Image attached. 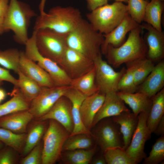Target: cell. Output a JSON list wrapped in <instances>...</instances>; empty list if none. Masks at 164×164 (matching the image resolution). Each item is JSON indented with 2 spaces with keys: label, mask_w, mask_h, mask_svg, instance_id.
Segmentation results:
<instances>
[{
  "label": "cell",
  "mask_w": 164,
  "mask_h": 164,
  "mask_svg": "<svg viewBox=\"0 0 164 164\" xmlns=\"http://www.w3.org/2000/svg\"></svg>",
  "instance_id": "db71d44e"
},
{
  "label": "cell",
  "mask_w": 164,
  "mask_h": 164,
  "mask_svg": "<svg viewBox=\"0 0 164 164\" xmlns=\"http://www.w3.org/2000/svg\"><path fill=\"white\" fill-rule=\"evenodd\" d=\"M43 136L42 164H53L61 158L64 143L70 133L60 123L49 120Z\"/></svg>",
  "instance_id": "52a82bcc"
},
{
  "label": "cell",
  "mask_w": 164,
  "mask_h": 164,
  "mask_svg": "<svg viewBox=\"0 0 164 164\" xmlns=\"http://www.w3.org/2000/svg\"><path fill=\"white\" fill-rule=\"evenodd\" d=\"M91 162L93 164H107L103 153L102 155H99L93 160L92 159Z\"/></svg>",
  "instance_id": "bcb514c9"
},
{
  "label": "cell",
  "mask_w": 164,
  "mask_h": 164,
  "mask_svg": "<svg viewBox=\"0 0 164 164\" xmlns=\"http://www.w3.org/2000/svg\"><path fill=\"white\" fill-rule=\"evenodd\" d=\"M149 112H141L138 115V122L130 144L125 150L127 154L139 163L146 157L144 147L151 133L147 125Z\"/></svg>",
  "instance_id": "7c38bea8"
},
{
  "label": "cell",
  "mask_w": 164,
  "mask_h": 164,
  "mask_svg": "<svg viewBox=\"0 0 164 164\" xmlns=\"http://www.w3.org/2000/svg\"><path fill=\"white\" fill-rule=\"evenodd\" d=\"M164 86V62L160 61L143 82L137 92L142 93L151 98L162 89Z\"/></svg>",
  "instance_id": "d6986e66"
},
{
  "label": "cell",
  "mask_w": 164,
  "mask_h": 164,
  "mask_svg": "<svg viewBox=\"0 0 164 164\" xmlns=\"http://www.w3.org/2000/svg\"><path fill=\"white\" fill-rule=\"evenodd\" d=\"M64 96L70 101L72 106V113L74 128L70 135L91 133L84 125L81 118L80 108L82 103L86 97L77 90L70 86Z\"/></svg>",
  "instance_id": "44dd1931"
},
{
  "label": "cell",
  "mask_w": 164,
  "mask_h": 164,
  "mask_svg": "<svg viewBox=\"0 0 164 164\" xmlns=\"http://www.w3.org/2000/svg\"><path fill=\"white\" fill-rule=\"evenodd\" d=\"M17 74L19 78L16 87L19 88L25 98L30 102L40 94L43 87L20 71Z\"/></svg>",
  "instance_id": "1f68e13d"
},
{
  "label": "cell",
  "mask_w": 164,
  "mask_h": 164,
  "mask_svg": "<svg viewBox=\"0 0 164 164\" xmlns=\"http://www.w3.org/2000/svg\"><path fill=\"white\" fill-rule=\"evenodd\" d=\"M4 144L0 141V149L2 148Z\"/></svg>",
  "instance_id": "816d5d0a"
},
{
  "label": "cell",
  "mask_w": 164,
  "mask_h": 164,
  "mask_svg": "<svg viewBox=\"0 0 164 164\" xmlns=\"http://www.w3.org/2000/svg\"><path fill=\"white\" fill-rule=\"evenodd\" d=\"M161 0V1H163L164 0Z\"/></svg>",
  "instance_id": "f5cc1de1"
},
{
  "label": "cell",
  "mask_w": 164,
  "mask_h": 164,
  "mask_svg": "<svg viewBox=\"0 0 164 164\" xmlns=\"http://www.w3.org/2000/svg\"><path fill=\"white\" fill-rule=\"evenodd\" d=\"M117 94L125 103L129 106L135 115L138 116L141 112L149 111L152 100L144 93L139 92L134 93L118 92Z\"/></svg>",
  "instance_id": "cb8c5ba5"
},
{
  "label": "cell",
  "mask_w": 164,
  "mask_h": 164,
  "mask_svg": "<svg viewBox=\"0 0 164 164\" xmlns=\"http://www.w3.org/2000/svg\"><path fill=\"white\" fill-rule=\"evenodd\" d=\"M96 145L89 149H80L63 152L61 158L68 164H88L91 163L96 152Z\"/></svg>",
  "instance_id": "4dcf8cb0"
},
{
  "label": "cell",
  "mask_w": 164,
  "mask_h": 164,
  "mask_svg": "<svg viewBox=\"0 0 164 164\" xmlns=\"http://www.w3.org/2000/svg\"><path fill=\"white\" fill-rule=\"evenodd\" d=\"M70 87H43L40 94L30 102L28 110L33 118L37 120L46 113Z\"/></svg>",
  "instance_id": "8fae6325"
},
{
  "label": "cell",
  "mask_w": 164,
  "mask_h": 164,
  "mask_svg": "<svg viewBox=\"0 0 164 164\" xmlns=\"http://www.w3.org/2000/svg\"><path fill=\"white\" fill-rule=\"evenodd\" d=\"M103 34L96 30L88 21L82 18L75 28L68 34V47L93 61L101 54Z\"/></svg>",
  "instance_id": "6da1fadb"
},
{
  "label": "cell",
  "mask_w": 164,
  "mask_h": 164,
  "mask_svg": "<svg viewBox=\"0 0 164 164\" xmlns=\"http://www.w3.org/2000/svg\"><path fill=\"white\" fill-rule=\"evenodd\" d=\"M128 14L127 5L115 1L97 8L87 14L86 16L96 30L106 34L115 28Z\"/></svg>",
  "instance_id": "5b68a950"
},
{
  "label": "cell",
  "mask_w": 164,
  "mask_h": 164,
  "mask_svg": "<svg viewBox=\"0 0 164 164\" xmlns=\"http://www.w3.org/2000/svg\"><path fill=\"white\" fill-rule=\"evenodd\" d=\"M129 111L117 92L107 93L105 94L104 101L94 118L92 128L103 119L111 117L124 111Z\"/></svg>",
  "instance_id": "ac0fdd59"
},
{
  "label": "cell",
  "mask_w": 164,
  "mask_h": 164,
  "mask_svg": "<svg viewBox=\"0 0 164 164\" xmlns=\"http://www.w3.org/2000/svg\"><path fill=\"white\" fill-rule=\"evenodd\" d=\"M105 94L99 92L87 97L82 102L80 108L82 121L89 131L92 127L94 118L102 106Z\"/></svg>",
  "instance_id": "7402d4cb"
},
{
  "label": "cell",
  "mask_w": 164,
  "mask_h": 164,
  "mask_svg": "<svg viewBox=\"0 0 164 164\" xmlns=\"http://www.w3.org/2000/svg\"><path fill=\"white\" fill-rule=\"evenodd\" d=\"M144 164H158L164 159V135H161L152 145L149 155L144 159Z\"/></svg>",
  "instance_id": "74e56055"
},
{
  "label": "cell",
  "mask_w": 164,
  "mask_h": 164,
  "mask_svg": "<svg viewBox=\"0 0 164 164\" xmlns=\"http://www.w3.org/2000/svg\"><path fill=\"white\" fill-rule=\"evenodd\" d=\"M53 119L61 125L70 134L73 131L74 123L70 101L64 96L60 97L50 109L37 120Z\"/></svg>",
  "instance_id": "5bb4252c"
},
{
  "label": "cell",
  "mask_w": 164,
  "mask_h": 164,
  "mask_svg": "<svg viewBox=\"0 0 164 164\" xmlns=\"http://www.w3.org/2000/svg\"><path fill=\"white\" fill-rule=\"evenodd\" d=\"M143 30L140 24L129 32L126 41L119 47L108 45L105 55L108 63L117 68L123 63L146 57L148 47L141 36Z\"/></svg>",
  "instance_id": "7a4b0ae2"
},
{
  "label": "cell",
  "mask_w": 164,
  "mask_h": 164,
  "mask_svg": "<svg viewBox=\"0 0 164 164\" xmlns=\"http://www.w3.org/2000/svg\"><path fill=\"white\" fill-rule=\"evenodd\" d=\"M95 69V81L99 92L105 94L112 92H118V86L126 69L123 68L115 71L106 61L103 59L101 54L94 61Z\"/></svg>",
  "instance_id": "30bf717a"
},
{
  "label": "cell",
  "mask_w": 164,
  "mask_h": 164,
  "mask_svg": "<svg viewBox=\"0 0 164 164\" xmlns=\"http://www.w3.org/2000/svg\"><path fill=\"white\" fill-rule=\"evenodd\" d=\"M116 1L120 2H124L127 3L128 0H115Z\"/></svg>",
  "instance_id": "f907efd6"
},
{
  "label": "cell",
  "mask_w": 164,
  "mask_h": 164,
  "mask_svg": "<svg viewBox=\"0 0 164 164\" xmlns=\"http://www.w3.org/2000/svg\"><path fill=\"white\" fill-rule=\"evenodd\" d=\"M154 133L158 135H164V116L159 121Z\"/></svg>",
  "instance_id": "f6af8a7d"
},
{
  "label": "cell",
  "mask_w": 164,
  "mask_h": 164,
  "mask_svg": "<svg viewBox=\"0 0 164 164\" xmlns=\"http://www.w3.org/2000/svg\"><path fill=\"white\" fill-rule=\"evenodd\" d=\"M127 68L132 72L136 85L139 86L153 70L154 62L146 57L126 63Z\"/></svg>",
  "instance_id": "83f0119b"
},
{
  "label": "cell",
  "mask_w": 164,
  "mask_h": 164,
  "mask_svg": "<svg viewBox=\"0 0 164 164\" xmlns=\"http://www.w3.org/2000/svg\"><path fill=\"white\" fill-rule=\"evenodd\" d=\"M26 135V133L17 134L0 128V141L18 152L22 151Z\"/></svg>",
  "instance_id": "836d02e7"
},
{
  "label": "cell",
  "mask_w": 164,
  "mask_h": 164,
  "mask_svg": "<svg viewBox=\"0 0 164 164\" xmlns=\"http://www.w3.org/2000/svg\"><path fill=\"white\" fill-rule=\"evenodd\" d=\"M43 144L39 142L19 162L20 164H42Z\"/></svg>",
  "instance_id": "ab89813d"
},
{
  "label": "cell",
  "mask_w": 164,
  "mask_h": 164,
  "mask_svg": "<svg viewBox=\"0 0 164 164\" xmlns=\"http://www.w3.org/2000/svg\"><path fill=\"white\" fill-rule=\"evenodd\" d=\"M7 93L5 91L0 88V103L5 98Z\"/></svg>",
  "instance_id": "c3c4849f"
},
{
  "label": "cell",
  "mask_w": 164,
  "mask_h": 164,
  "mask_svg": "<svg viewBox=\"0 0 164 164\" xmlns=\"http://www.w3.org/2000/svg\"><path fill=\"white\" fill-rule=\"evenodd\" d=\"M33 118L28 110L18 111L0 117V128L17 134L25 133Z\"/></svg>",
  "instance_id": "ffe728a7"
},
{
  "label": "cell",
  "mask_w": 164,
  "mask_h": 164,
  "mask_svg": "<svg viewBox=\"0 0 164 164\" xmlns=\"http://www.w3.org/2000/svg\"><path fill=\"white\" fill-rule=\"evenodd\" d=\"M88 9L91 12L108 4V0H86Z\"/></svg>",
  "instance_id": "7bdbcfd3"
},
{
  "label": "cell",
  "mask_w": 164,
  "mask_h": 164,
  "mask_svg": "<svg viewBox=\"0 0 164 164\" xmlns=\"http://www.w3.org/2000/svg\"><path fill=\"white\" fill-rule=\"evenodd\" d=\"M5 81L12 83L15 87L18 85V79H15L6 69L0 67V86Z\"/></svg>",
  "instance_id": "b9f144b4"
},
{
  "label": "cell",
  "mask_w": 164,
  "mask_h": 164,
  "mask_svg": "<svg viewBox=\"0 0 164 164\" xmlns=\"http://www.w3.org/2000/svg\"><path fill=\"white\" fill-rule=\"evenodd\" d=\"M140 26L147 31L144 39L148 47L146 57L153 62L160 61L164 56V32L157 30L147 23Z\"/></svg>",
  "instance_id": "9a60e30c"
},
{
  "label": "cell",
  "mask_w": 164,
  "mask_h": 164,
  "mask_svg": "<svg viewBox=\"0 0 164 164\" xmlns=\"http://www.w3.org/2000/svg\"><path fill=\"white\" fill-rule=\"evenodd\" d=\"M2 148L0 149V164H15L18 162V152L9 146Z\"/></svg>",
  "instance_id": "60d3db41"
},
{
  "label": "cell",
  "mask_w": 164,
  "mask_h": 164,
  "mask_svg": "<svg viewBox=\"0 0 164 164\" xmlns=\"http://www.w3.org/2000/svg\"><path fill=\"white\" fill-rule=\"evenodd\" d=\"M95 69L93 68L84 74L72 79L70 86L86 97L99 92L95 81Z\"/></svg>",
  "instance_id": "4316f807"
},
{
  "label": "cell",
  "mask_w": 164,
  "mask_h": 164,
  "mask_svg": "<svg viewBox=\"0 0 164 164\" xmlns=\"http://www.w3.org/2000/svg\"><path fill=\"white\" fill-rule=\"evenodd\" d=\"M148 0H128V12L132 19L139 24L143 21Z\"/></svg>",
  "instance_id": "8d00e7d4"
},
{
  "label": "cell",
  "mask_w": 164,
  "mask_h": 164,
  "mask_svg": "<svg viewBox=\"0 0 164 164\" xmlns=\"http://www.w3.org/2000/svg\"><path fill=\"white\" fill-rule=\"evenodd\" d=\"M103 154L108 164H136V161L131 157L122 148L116 147L105 150Z\"/></svg>",
  "instance_id": "e575fe53"
},
{
  "label": "cell",
  "mask_w": 164,
  "mask_h": 164,
  "mask_svg": "<svg viewBox=\"0 0 164 164\" xmlns=\"http://www.w3.org/2000/svg\"><path fill=\"white\" fill-rule=\"evenodd\" d=\"M11 94L12 97L9 100L0 104V117L29 110L30 102L25 98L18 87L15 86Z\"/></svg>",
  "instance_id": "484cf974"
},
{
  "label": "cell",
  "mask_w": 164,
  "mask_h": 164,
  "mask_svg": "<svg viewBox=\"0 0 164 164\" xmlns=\"http://www.w3.org/2000/svg\"><path fill=\"white\" fill-rule=\"evenodd\" d=\"M47 0H41L40 2L39 5V10L40 14H43L45 12L44 9L46 2Z\"/></svg>",
  "instance_id": "7dc6e473"
},
{
  "label": "cell",
  "mask_w": 164,
  "mask_h": 164,
  "mask_svg": "<svg viewBox=\"0 0 164 164\" xmlns=\"http://www.w3.org/2000/svg\"><path fill=\"white\" fill-rule=\"evenodd\" d=\"M164 4L161 0H151L146 7L143 20L157 30L162 31L161 16Z\"/></svg>",
  "instance_id": "f546056e"
},
{
  "label": "cell",
  "mask_w": 164,
  "mask_h": 164,
  "mask_svg": "<svg viewBox=\"0 0 164 164\" xmlns=\"http://www.w3.org/2000/svg\"><path fill=\"white\" fill-rule=\"evenodd\" d=\"M91 134H79L70 135L63 145V152L80 149H89L94 146Z\"/></svg>",
  "instance_id": "d6a6232c"
},
{
  "label": "cell",
  "mask_w": 164,
  "mask_h": 164,
  "mask_svg": "<svg viewBox=\"0 0 164 164\" xmlns=\"http://www.w3.org/2000/svg\"><path fill=\"white\" fill-rule=\"evenodd\" d=\"M94 66L93 60L68 47L61 67L72 79L84 74Z\"/></svg>",
  "instance_id": "4fadbf2b"
},
{
  "label": "cell",
  "mask_w": 164,
  "mask_h": 164,
  "mask_svg": "<svg viewBox=\"0 0 164 164\" xmlns=\"http://www.w3.org/2000/svg\"><path fill=\"white\" fill-rule=\"evenodd\" d=\"M36 31V45L39 53L61 67L68 47V34L59 33L49 29Z\"/></svg>",
  "instance_id": "8992f818"
},
{
  "label": "cell",
  "mask_w": 164,
  "mask_h": 164,
  "mask_svg": "<svg viewBox=\"0 0 164 164\" xmlns=\"http://www.w3.org/2000/svg\"><path fill=\"white\" fill-rule=\"evenodd\" d=\"M36 15L35 12L27 4L18 0H10L4 19V32L12 31L16 42L25 45L29 38L28 32L31 19Z\"/></svg>",
  "instance_id": "277c9868"
},
{
  "label": "cell",
  "mask_w": 164,
  "mask_h": 164,
  "mask_svg": "<svg viewBox=\"0 0 164 164\" xmlns=\"http://www.w3.org/2000/svg\"><path fill=\"white\" fill-rule=\"evenodd\" d=\"M20 53L16 48L0 50V65L17 73L19 71Z\"/></svg>",
  "instance_id": "d590c367"
},
{
  "label": "cell",
  "mask_w": 164,
  "mask_h": 164,
  "mask_svg": "<svg viewBox=\"0 0 164 164\" xmlns=\"http://www.w3.org/2000/svg\"><path fill=\"white\" fill-rule=\"evenodd\" d=\"M139 25L128 14L113 30L107 34H103L104 39L101 47V53L105 55L109 45L115 47L121 46L125 41L127 33Z\"/></svg>",
  "instance_id": "e0dca14e"
},
{
  "label": "cell",
  "mask_w": 164,
  "mask_h": 164,
  "mask_svg": "<svg viewBox=\"0 0 164 164\" xmlns=\"http://www.w3.org/2000/svg\"><path fill=\"white\" fill-rule=\"evenodd\" d=\"M19 70L38 83L42 87L55 86L49 74L35 62L21 52Z\"/></svg>",
  "instance_id": "2e32d148"
},
{
  "label": "cell",
  "mask_w": 164,
  "mask_h": 164,
  "mask_svg": "<svg viewBox=\"0 0 164 164\" xmlns=\"http://www.w3.org/2000/svg\"><path fill=\"white\" fill-rule=\"evenodd\" d=\"M152 104L147 120L150 132L154 133L162 118L164 116V89L151 98Z\"/></svg>",
  "instance_id": "d4e9b609"
},
{
  "label": "cell",
  "mask_w": 164,
  "mask_h": 164,
  "mask_svg": "<svg viewBox=\"0 0 164 164\" xmlns=\"http://www.w3.org/2000/svg\"><path fill=\"white\" fill-rule=\"evenodd\" d=\"M46 121L37 120L31 126L28 133L22 152L26 155L39 142L47 128Z\"/></svg>",
  "instance_id": "f1b7e54d"
},
{
  "label": "cell",
  "mask_w": 164,
  "mask_h": 164,
  "mask_svg": "<svg viewBox=\"0 0 164 164\" xmlns=\"http://www.w3.org/2000/svg\"><path fill=\"white\" fill-rule=\"evenodd\" d=\"M10 0H0V17L4 19L9 9Z\"/></svg>",
  "instance_id": "ee69618b"
},
{
  "label": "cell",
  "mask_w": 164,
  "mask_h": 164,
  "mask_svg": "<svg viewBox=\"0 0 164 164\" xmlns=\"http://www.w3.org/2000/svg\"><path fill=\"white\" fill-rule=\"evenodd\" d=\"M111 118L120 126L123 141V148L125 150L130 143L133 134L137 127L138 115H135L129 111H124Z\"/></svg>",
  "instance_id": "603a6c76"
},
{
  "label": "cell",
  "mask_w": 164,
  "mask_h": 164,
  "mask_svg": "<svg viewBox=\"0 0 164 164\" xmlns=\"http://www.w3.org/2000/svg\"><path fill=\"white\" fill-rule=\"evenodd\" d=\"M82 18L80 10L72 6H56L47 13L40 14L37 18L34 30L49 29L56 32L68 34Z\"/></svg>",
  "instance_id": "3957f363"
},
{
  "label": "cell",
  "mask_w": 164,
  "mask_h": 164,
  "mask_svg": "<svg viewBox=\"0 0 164 164\" xmlns=\"http://www.w3.org/2000/svg\"><path fill=\"white\" fill-rule=\"evenodd\" d=\"M36 31L34 30L25 44L26 56L45 70L50 76L55 86H70L72 79L57 63L43 56L39 52L36 43Z\"/></svg>",
  "instance_id": "ba28073f"
},
{
  "label": "cell",
  "mask_w": 164,
  "mask_h": 164,
  "mask_svg": "<svg viewBox=\"0 0 164 164\" xmlns=\"http://www.w3.org/2000/svg\"><path fill=\"white\" fill-rule=\"evenodd\" d=\"M4 19L0 17V34L4 32L3 29Z\"/></svg>",
  "instance_id": "681fc988"
},
{
  "label": "cell",
  "mask_w": 164,
  "mask_h": 164,
  "mask_svg": "<svg viewBox=\"0 0 164 164\" xmlns=\"http://www.w3.org/2000/svg\"><path fill=\"white\" fill-rule=\"evenodd\" d=\"M93 128L91 136L102 152L110 148H123V141L120 126L111 117L102 119Z\"/></svg>",
  "instance_id": "9c48e42d"
},
{
  "label": "cell",
  "mask_w": 164,
  "mask_h": 164,
  "mask_svg": "<svg viewBox=\"0 0 164 164\" xmlns=\"http://www.w3.org/2000/svg\"><path fill=\"white\" fill-rule=\"evenodd\" d=\"M138 88L132 72L128 69H126L118 83V92L134 93L137 92Z\"/></svg>",
  "instance_id": "f35d334b"
}]
</instances>
